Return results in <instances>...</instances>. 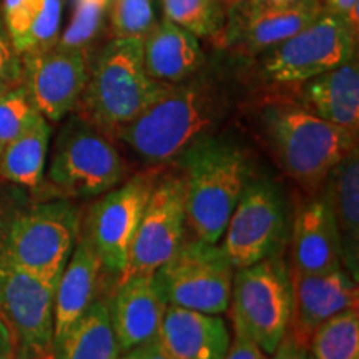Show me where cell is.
Instances as JSON below:
<instances>
[{"label": "cell", "mask_w": 359, "mask_h": 359, "mask_svg": "<svg viewBox=\"0 0 359 359\" xmlns=\"http://www.w3.org/2000/svg\"><path fill=\"white\" fill-rule=\"evenodd\" d=\"M172 359H224L231 336L219 314H206L168 304L158 336Z\"/></svg>", "instance_id": "19"}, {"label": "cell", "mask_w": 359, "mask_h": 359, "mask_svg": "<svg viewBox=\"0 0 359 359\" xmlns=\"http://www.w3.org/2000/svg\"><path fill=\"white\" fill-rule=\"evenodd\" d=\"M201 70L168 85L137 118L118 130L116 140L156 167L175 161L193 143L210 137L226 115L228 95L213 75Z\"/></svg>", "instance_id": "1"}, {"label": "cell", "mask_w": 359, "mask_h": 359, "mask_svg": "<svg viewBox=\"0 0 359 359\" xmlns=\"http://www.w3.org/2000/svg\"><path fill=\"white\" fill-rule=\"evenodd\" d=\"M293 314L288 333L304 349L318 326L348 308L358 306V281L343 266L327 273L291 271Z\"/></svg>", "instance_id": "15"}, {"label": "cell", "mask_w": 359, "mask_h": 359, "mask_svg": "<svg viewBox=\"0 0 359 359\" xmlns=\"http://www.w3.org/2000/svg\"><path fill=\"white\" fill-rule=\"evenodd\" d=\"M156 24L155 0H110L107 27L111 39L143 40Z\"/></svg>", "instance_id": "29"}, {"label": "cell", "mask_w": 359, "mask_h": 359, "mask_svg": "<svg viewBox=\"0 0 359 359\" xmlns=\"http://www.w3.org/2000/svg\"><path fill=\"white\" fill-rule=\"evenodd\" d=\"M165 17L195 37H213L224 27V6L218 0H161Z\"/></svg>", "instance_id": "28"}, {"label": "cell", "mask_w": 359, "mask_h": 359, "mask_svg": "<svg viewBox=\"0 0 359 359\" xmlns=\"http://www.w3.org/2000/svg\"><path fill=\"white\" fill-rule=\"evenodd\" d=\"M358 35L323 11L303 30L259 53V74L271 87H291L356 57Z\"/></svg>", "instance_id": "8"}, {"label": "cell", "mask_w": 359, "mask_h": 359, "mask_svg": "<svg viewBox=\"0 0 359 359\" xmlns=\"http://www.w3.org/2000/svg\"><path fill=\"white\" fill-rule=\"evenodd\" d=\"M175 161L180 163L185 182L188 230L200 240L219 243L250 182L245 151L210 135L193 143Z\"/></svg>", "instance_id": "4"}, {"label": "cell", "mask_w": 359, "mask_h": 359, "mask_svg": "<svg viewBox=\"0 0 359 359\" xmlns=\"http://www.w3.org/2000/svg\"><path fill=\"white\" fill-rule=\"evenodd\" d=\"M205 52L191 32L167 17L156 22L143 39V65L160 83H180L193 77L205 65Z\"/></svg>", "instance_id": "21"}, {"label": "cell", "mask_w": 359, "mask_h": 359, "mask_svg": "<svg viewBox=\"0 0 359 359\" xmlns=\"http://www.w3.org/2000/svg\"><path fill=\"white\" fill-rule=\"evenodd\" d=\"M74 15L57 45L69 50L92 55L93 48L107 29V13L110 0H74Z\"/></svg>", "instance_id": "27"}, {"label": "cell", "mask_w": 359, "mask_h": 359, "mask_svg": "<svg viewBox=\"0 0 359 359\" xmlns=\"http://www.w3.org/2000/svg\"><path fill=\"white\" fill-rule=\"evenodd\" d=\"M187 226L182 173L161 172L138 224L127 268L118 281L133 275H150L163 266L185 240Z\"/></svg>", "instance_id": "13"}, {"label": "cell", "mask_w": 359, "mask_h": 359, "mask_svg": "<svg viewBox=\"0 0 359 359\" xmlns=\"http://www.w3.org/2000/svg\"><path fill=\"white\" fill-rule=\"evenodd\" d=\"M22 58V85L34 107L48 123L64 120L75 110L88 80L90 57L55 43L30 50Z\"/></svg>", "instance_id": "14"}, {"label": "cell", "mask_w": 359, "mask_h": 359, "mask_svg": "<svg viewBox=\"0 0 359 359\" xmlns=\"http://www.w3.org/2000/svg\"><path fill=\"white\" fill-rule=\"evenodd\" d=\"M62 8H64L62 0H40L37 12H35L32 22H30L22 53L50 48L58 42Z\"/></svg>", "instance_id": "31"}, {"label": "cell", "mask_w": 359, "mask_h": 359, "mask_svg": "<svg viewBox=\"0 0 359 359\" xmlns=\"http://www.w3.org/2000/svg\"><path fill=\"white\" fill-rule=\"evenodd\" d=\"M52 127L40 118L0 150V180L25 190L39 191L45 182Z\"/></svg>", "instance_id": "24"}, {"label": "cell", "mask_w": 359, "mask_h": 359, "mask_svg": "<svg viewBox=\"0 0 359 359\" xmlns=\"http://www.w3.org/2000/svg\"><path fill=\"white\" fill-rule=\"evenodd\" d=\"M161 172V165H156L123 180L100 195L82 222L80 231L88 238L102 266L111 275L120 278L127 268L138 224Z\"/></svg>", "instance_id": "11"}, {"label": "cell", "mask_w": 359, "mask_h": 359, "mask_svg": "<svg viewBox=\"0 0 359 359\" xmlns=\"http://www.w3.org/2000/svg\"><path fill=\"white\" fill-rule=\"evenodd\" d=\"M80 226V208L65 196L20 205L0 200V253L55 288Z\"/></svg>", "instance_id": "3"}, {"label": "cell", "mask_w": 359, "mask_h": 359, "mask_svg": "<svg viewBox=\"0 0 359 359\" xmlns=\"http://www.w3.org/2000/svg\"><path fill=\"white\" fill-rule=\"evenodd\" d=\"M218 2H222L224 7H233V6H235V4L241 2V0H218Z\"/></svg>", "instance_id": "40"}, {"label": "cell", "mask_w": 359, "mask_h": 359, "mask_svg": "<svg viewBox=\"0 0 359 359\" xmlns=\"http://www.w3.org/2000/svg\"><path fill=\"white\" fill-rule=\"evenodd\" d=\"M257 123L278 163L306 191L316 193L327 175L358 147V133L326 122L291 97L259 105Z\"/></svg>", "instance_id": "2"}, {"label": "cell", "mask_w": 359, "mask_h": 359, "mask_svg": "<svg viewBox=\"0 0 359 359\" xmlns=\"http://www.w3.org/2000/svg\"><path fill=\"white\" fill-rule=\"evenodd\" d=\"M323 11L339 17L354 35L359 30V0H325Z\"/></svg>", "instance_id": "34"}, {"label": "cell", "mask_w": 359, "mask_h": 359, "mask_svg": "<svg viewBox=\"0 0 359 359\" xmlns=\"http://www.w3.org/2000/svg\"><path fill=\"white\" fill-rule=\"evenodd\" d=\"M42 118L24 85L0 93V150Z\"/></svg>", "instance_id": "30"}, {"label": "cell", "mask_w": 359, "mask_h": 359, "mask_svg": "<svg viewBox=\"0 0 359 359\" xmlns=\"http://www.w3.org/2000/svg\"><path fill=\"white\" fill-rule=\"evenodd\" d=\"M168 304L223 314L231 304L235 269L218 243L185 238L177 253L155 271Z\"/></svg>", "instance_id": "10"}, {"label": "cell", "mask_w": 359, "mask_h": 359, "mask_svg": "<svg viewBox=\"0 0 359 359\" xmlns=\"http://www.w3.org/2000/svg\"><path fill=\"white\" fill-rule=\"evenodd\" d=\"M308 358H309V359H313V358H311V356H309V354H308Z\"/></svg>", "instance_id": "41"}, {"label": "cell", "mask_w": 359, "mask_h": 359, "mask_svg": "<svg viewBox=\"0 0 359 359\" xmlns=\"http://www.w3.org/2000/svg\"><path fill=\"white\" fill-rule=\"evenodd\" d=\"M286 88H291V98L313 115L358 133L359 65L356 57Z\"/></svg>", "instance_id": "18"}, {"label": "cell", "mask_w": 359, "mask_h": 359, "mask_svg": "<svg viewBox=\"0 0 359 359\" xmlns=\"http://www.w3.org/2000/svg\"><path fill=\"white\" fill-rule=\"evenodd\" d=\"M323 12L320 0H303L288 7L246 6L238 47L246 55L259 53L285 42L316 19Z\"/></svg>", "instance_id": "23"}, {"label": "cell", "mask_w": 359, "mask_h": 359, "mask_svg": "<svg viewBox=\"0 0 359 359\" xmlns=\"http://www.w3.org/2000/svg\"><path fill=\"white\" fill-rule=\"evenodd\" d=\"M0 359H19L15 336L2 318H0Z\"/></svg>", "instance_id": "38"}, {"label": "cell", "mask_w": 359, "mask_h": 359, "mask_svg": "<svg viewBox=\"0 0 359 359\" xmlns=\"http://www.w3.org/2000/svg\"><path fill=\"white\" fill-rule=\"evenodd\" d=\"M290 206L285 193L269 180H251L228 219L219 245L233 269L281 255L288 240Z\"/></svg>", "instance_id": "9"}, {"label": "cell", "mask_w": 359, "mask_h": 359, "mask_svg": "<svg viewBox=\"0 0 359 359\" xmlns=\"http://www.w3.org/2000/svg\"><path fill=\"white\" fill-rule=\"evenodd\" d=\"M224 359H266V354L241 327L235 326V338H233V343H230Z\"/></svg>", "instance_id": "35"}, {"label": "cell", "mask_w": 359, "mask_h": 359, "mask_svg": "<svg viewBox=\"0 0 359 359\" xmlns=\"http://www.w3.org/2000/svg\"><path fill=\"white\" fill-rule=\"evenodd\" d=\"M167 308L168 299L155 273L120 280L109 303L120 353L156 338Z\"/></svg>", "instance_id": "16"}, {"label": "cell", "mask_w": 359, "mask_h": 359, "mask_svg": "<svg viewBox=\"0 0 359 359\" xmlns=\"http://www.w3.org/2000/svg\"><path fill=\"white\" fill-rule=\"evenodd\" d=\"M40 6V0H4V22L7 35L17 52L22 53L30 22Z\"/></svg>", "instance_id": "32"}, {"label": "cell", "mask_w": 359, "mask_h": 359, "mask_svg": "<svg viewBox=\"0 0 359 359\" xmlns=\"http://www.w3.org/2000/svg\"><path fill=\"white\" fill-rule=\"evenodd\" d=\"M109 303L95 299L53 346V359H118Z\"/></svg>", "instance_id": "25"}, {"label": "cell", "mask_w": 359, "mask_h": 359, "mask_svg": "<svg viewBox=\"0 0 359 359\" xmlns=\"http://www.w3.org/2000/svg\"><path fill=\"white\" fill-rule=\"evenodd\" d=\"M290 271L303 275L327 273L343 266L336 222L326 193H318L303 203L291 226Z\"/></svg>", "instance_id": "17"}, {"label": "cell", "mask_w": 359, "mask_h": 359, "mask_svg": "<svg viewBox=\"0 0 359 359\" xmlns=\"http://www.w3.org/2000/svg\"><path fill=\"white\" fill-rule=\"evenodd\" d=\"M55 286L0 253V318L15 336L19 359H53Z\"/></svg>", "instance_id": "12"}, {"label": "cell", "mask_w": 359, "mask_h": 359, "mask_svg": "<svg viewBox=\"0 0 359 359\" xmlns=\"http://www.w3.org/2000/svg\"><path fill=\"white\" fill-rule=\"evenodd\" d=\"M128 165L111 137L74 114L58 132L47 182L57 196L95 198L127 180Z\"/></svg>", "instance_id": "6"}, {"label": "cell", "mask_w": 359, "mask_h": 359, "mask_svg": "<svg viewBox=\"0 0 359 359\" xmlns=\"http://www.w3.org/2000/svg\"><path fill=\"white\" fill-rule=\"evenodd\" d=\"M266 359H309V358H308V349L299 346V344L291 338V334L286 333L285 338L281 339V343L278 344V348L271 353V358H266Z\"/></svg>", "instance_id": "37"}, {"label": "cell", "mask_w": 359, "mask_h": 359, "mask_svg": "<svg viewBox=\"0 0 359 359\" xmlns=\"http://www.w3.org/2000/svg\"><path fill=\"white\" fill-rule=\"evenodd\" d=\"M102 269L95 248L80 231L53 296V346L97 299Z\"/></svg>", "instance_id": "20"}, {"label": "cell", "mask_w": 359, "mask_h": 359, "mask_svg": "<svg viewBox=\"0 0 359 359\" xmlns=\"http://www.w3.org/2000/svg\"><path fill=\"white\" fill-rule=\"evenodd\" d=\"M231 303L233 325L241 327L264 354H271L288 333L293 314L288 263L275 255L236 269Z\"/></svg>", "instance_id": "7"}, {"label": "cell", "mask_w": 359, "mask_h": 359, "mask_svg": "<svg viewBox=\"0 0 359 359\" xmlns=\"http://www.w3.org/2000/svg\"><path fill=\"white\" fill-rule=\"evenodd\" d=\"M325 193L333 212L341 245V264L359 280V158L358 147L331 170Z\"/></svg>", "instance_id": "22"}, {"label": "cell", "mask_w": 359, "mask_h": 359, "mask_svg": "<svg viewBox=\"0 0 359 359\" xmlns=\"http://www.w3.org/2000/svg\"><path fill=\"white\" fill-rule=\"evenodd\" d=\"M303 2V0H248L246 6L250 7H288L294 4Z\"/></svg>", "instance_id": "39"}, {"label": "cell", "mask_w": 359, "mask_h": 359, "mask_svg": "<svg viewBox=\"0 0 359 359\" xmlns=\"http://www.w3.org/2000/svg\"><path fill=\"white\" fill-rule=\"evenodd\" d=\"M167 87L147 74L143 40L110 39L90 64L87 85L74 111L115 138Z\"/></svg>", "instance_id": "5"}, {"label": "cell", "mask_w": 359, "mask_h": 359, "mask_svg": "<svg viewBox=\"0 0 359 359\" xmlns=\"http://www.w3.org/2000/svg\"><path fill=\"white\" fill-rule=\"evenodd\" d=\"M22 83V58L8 35L0 30V93Z\"/></svg>", "instance_id": "33"}, {"label": "cell", "mask_w": 359, "mask_h": 359, "mask_svg": "<svg viewBox=\"0 0 359 359\" xmlns=\"http://www.w3.org/2000/svg\"><path fill=\"white\" fill-rule=\"evenodd\" d=\"M308 354L313 359H359L358 306L321 323L309 339Z\"/></svg>", "instance_id": "26"}, {"label": "cell", "mask_w": 359, "mask_h": 359, "mask_svg": "<svg viewBox=\"0 0 359 359\" xmlns=\"http://www.w3.org/2000/svg\"><path fill=\"white\" fill-rule=\"evenodd\" d=\"M118 359H172V358H170L167 351L161 348L158 338H154L147 341V343H142L138 344V346L122 353V356Z\"/></svg>", "instance_id": "36"}]
</instances>
